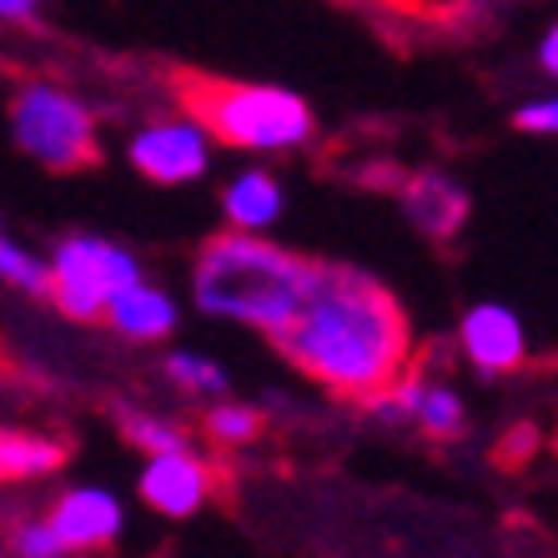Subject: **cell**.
I'll return each instance as SVG.
<instances>
[{
    "mask_svg": "<svg viewBox=\"0 0 558 558\" xmlns=\"http://www.w3.org/2000/svg\"><path fill=\"white\" fill-rule=\"evenodd\" d=\"M277 348L302 377L338 398H367L408 367L413 332L383 282L352 267L312 262L298 317L277 332Z\"/></svg>",
    "mask_w": 558,
    "mask_h": 558,
    "instance_id": "6da1fadb",
    "label": "cell"
},
{
    "mask_svg": "<svg viewBox=\"0 0 558 558\" xmlns=\"http://www.w3.org/2000/svg\"><path fill=\"white\" fill-rule=\"evenodd\" d=\"M312 282V262L292 257L287 247L257 232H221L211 236L192 267V298L207 317L236 327H257L277 338L302 307Z\"/></svg>",
    "mask_w": 558,
    "mask_h": 558,
    "instance_id": "7a4b0ae2",
    "label": "cell"
},
{
    "mask_svg": "<svg viewBox=\"0 0 558 558\" xmlns=\"http://www.w3.org/2000/svg\"><path fill=\"white\" fill-rule=\"evenodd\" d=\"M186 111L207 126L211 142L252 156L302 151L317 136L312 106L287 86L267 81H186Z\"/></svg>",
    "mask_w": 558,
    "mask_h": 558,
    "instance_id": "3957f363",
    "label": "cell"
},
{
    "mask_svg": "<svg viewBox=\"0 0 558 558\" xmlns=\"http://www.w3.org/2000/svg\"><path fill=\"white\" fill-rule=\"evenodd\" d=\"M11 136L15 146L51 171H81L101 156L92 106L51 81H26L11 101Z\"/></svg>",
    "mask_w": 558,
    "mask_h": 558,
    "instance_id": "277c9868",
    "label": "cell"
},
{
    "mask_svg": "<svg viewBox=\"0 0 558 558\" xmlns=\"http://www.w3.org/2000/svg\"><path fill=\"white\" fill-rule=\"evenodd\" d=\"M131 282H142V262L131 257L126 247L92 232L56 242L51 262H46V298L65 317H76V323H96L106 312V302Z\"/></svg>",
    "mask_w": 558,
    "mask_h": 558,
    "instance_id": "5b68a950",
    "label": "cell"
},
{
    "mask_svg": "<svg viewBox=\"0 0 558 558\" xmlns=\"http://www.w3.org/2000/svg\"><path fill=\"white\" fill-rule=\"evenodd\" d=\"M126 161L156 186H186V182H196V177H207L211 136L192 111H186V117H156L131 131Z\"/></svg>",
    "mask_w": 558,
    "mask_h": 558,
    "instance_id": "8992f818",
    "label": "cell"
},
{
    "mask_svg": "<svg viewBox=\"0 0 558 558\" xmlns=\"http://www.w3.org/2000/svg\"><path fill=\"white\" fill-rule=\"evenodd\" d=\"M211 468L192 448H171V453H146L142 463V504L156 508L161 519H192L196 508L211 498Z\"/></svg>",
    "mask_w": 558,
    "mask_h": 558,
    "instance_id": "52a82bcc",
    "label": "cell"
},
{
    "mask_svg": "<svg viewBox=\"0 0 558 558\" xmlns=\"http://www.w3.org/2000/svg\"><path fill=\"white\" fill-rule=\"evenodd\" d=\"M458 348L478 373H513L529 363V332L523 317L504 302H478L458 323Z\"/></svg>",
    "mask_w": 558,
    "mask_h": 558,
    "instance_id": "ba28073f",
    "label": "cell"
},
{
    "mask_svg": "<svg viewBox=\"0 0 558 558\" xmlns=\"http://www.w3.org/2000/svg\"><path fill=\"white\" fill-rule=\"evenodd\" d=\"M46 523H51V533L61 538L65 554H86V548H101L117 538L121 523H126V508H121V498L111 488L76 483V488H65L51 504Z\"/></svg>",
    "mask_w": 558,
    "mask_h": 558,
    "instance_id": "9c48e42d",
    "label": "cell"
},
{
    "mask_svg": "<svg viewBox=\"0 0 558 558\" xmlns=\"http://www.w3.org/2000/svg\"><path fill=\"white\" fill-rule=\"evenodd\" d=\"M101 317L111 323V332H121V338H131V342H161V338H171L182 307H177V298H171L167 287H156L142 277V282L121 287L117 298L106 302Z\"/></svg>",
    "mask_w": 558,
    "mask_h": 558,
    "instance_id": "30bf717a",
    "label": "cell"
},
{
    "mask_svg": "<svg viewBox=\"0 0 558 558\" xmlns=\"http://www.w3.org/2000/svg\"><path fill=\"white\" fill-rule=\"evenodd\" d=\"M282 207H287L282 182H277L272 171H262V167L236 171L232 182L221 186V217H227V232L267 236L277 221H282Z\"/></svg>",
    "mask_w": 558,
    "mask_h": 558,
    "instance_id": "8fae6325",
    "label": "cell"
},
{
    "mask_svg": "<svg viewBox=\"0 0 558 558\" xmlns=\"http://www.w3.org/2000/svg\"><path fill=\"white\" fill-rule=\"evenodd\" d=\"M403 202H408V217H413V227L423 236H433V242H448V236H453L458 227L468 221L463 186H458L453 177H442V171H417L413 182H408Z\"/></svg>",
    "mask_w": 558,
    "mask_h": 558,
    "instance_id": "7c38bea8",
    "label": "cell"
},
{
    "mask_svg": "<svg viewBox=\"0 0 558 558\" xmlns=\"http://www.w3.org/2000/svg\"><path fill=\"white\" fill-rule=\"evenodd\" d=\"M65 463V448L46 433H21V428H0V483H31V478H51Z\"/></svg>",
    "mask_w": 558,
    "mask_h": 558,
    "instance_id": "4fadbf2b",
    "label": "cell"
},
{
    "mask_svg": "<svg viewBox=\"0 0 558 558\" xmlns=\"http://www.w3.org/2000/svg\"><path fill=\"white\" fill-rule=\"evenodd\" d=\"M413 423L428 438L438 442H453L458 433H463V398H458V388H448V383H423V392H417V408H413Z\"/></svg>",
    "mask_w": 558,
    "mask_h": 558,
    "instance_id": "5bb4252c",
    "label": "cell"
},
{
    "mask_svg": "<svg viewBox=\"0 0 558 558\" xmlns=\"http://www.w3.org/2000/svg\"><path fill=\"white\" fill-rule=\"evenodd\" d=\"M0 282L31 298H46V262L31 247H21V236H11V227L0 221Z\"/></svg>",
    "mask_w": 558,
    "mask_h": 558,
    "instance_id": "9a60e30c",
    "label": "cell"
},
{
    "mask_svg": "<svg viewBox=\"0 0 558 558\" xmlns=\"http://www.w3.org/2000/svg\"><path fill=\"white\" fill-rule=\"evenodd\" d=\"M167 377L182 392H192V398H217V392H227V373H221V363L217 357H207V352H192V348L171 352Z\"/></svg>",
    "mask_w": 558,
    "mask_h": 558,
    "instance_id": "2e32d148",
    "label": "cell"
},
{
    "mask_svg": "<svg viewBox=\"0 0 558 558\" xmlns=\"http://www.w3.org/2000/svg\"><path fill=\"white\" fill-rule=\"evenodd\" d=\"M207 433L221 448H247L262 433V417H257V408H247V403H217L207 417Z\"/></svg>",
    "mask_w": 558,
    "mask_h": 558,
    "instance_id": "e0dca14e",
    "label": "cell"
},
{
    "mask_svg": "<svg viewBox=\"0 0 558 558\" xmlns=\"http://www.w3.org/2000/svg\"><path fill=\"white\" fill-rule=\"evenodd\" d=\"M126 438L131 448H142V453H171V448H186V433L167 417H151V413H131L126 417Z\"/></svg>",
    "mask_w": 558,
    "mask_h": 558,
    "instance_id": "ac0fdd59",
    "label": "cell"
},
{
    "mask_svg": "<svg viewBox=\"0 0 558 558\" xmlns=\"http://www.w3.org/2000/svg\"><path fill=\"white\" fill-rule=\"evenodd\" d=\"M15 558H65L61 538L51 533V523L46 519H31L15 529Z\"/></svg>",
    "mask_w": 558,
    "mask_h": 558,
    "instance_id": "d6986e66",
    "label": "cell"
},
{
    "mask_svg": "<svg viewBox=\"0 0 558 558\" xmlns=\"http://www.w3.org/2000/svg\"><path fill=\"white\" fill-rule=\"evenodd\" d=\"M513 126L529 131V136H554L558 131V101L554 96H533V101H523L519 111H513Z\"/></svg>",
    "mask_w": 558,
    "mask_h": 558,
    "instance_id": "ffe728a7",
    "label": "cell"
},
{
    "mask_svg": "<svg viewBox=\"0 0 558 558\" xmlns=\"http://www.w3.org/2000/svg\"><path fill=\"white\" fill-rule=\"evenodd\" d=\"M46 0H0V21H11V26H31L40 15Z\"/></svg>",
    "mask_w": 558,
    "mask_h": 558,
    "instance_id": "44dd1931",
    "label": "cell"
},
{
    "mask_svg": "<svg viewBox=\"0 0 558 558\" xmlns=\"http://www.w3.org/2000/svg\"><path fill=\"white\" fill-rule=\"evenodd\" d=\"M538 71H544V76H554L558 71V31L554 26L538 36Z\"/></svg>",
    "mask_w": 558,
    "mask_h": 558,
    "instance_id": "7402d4cb",
    "label": "cell"
}]
</instances>
